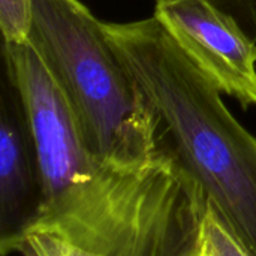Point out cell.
I'll return each mask as SVG.
<instances>
[{"label":"cell","mask_w":256,"mask_h":256,"mask_svg":"<svg viewBox=\"0 0 256 256\" xmlns=\"http://www.w3.org/2000/svg\"><path fill=\"white\" fill-rule=\"evenodd\" d=\"M27 42L63 92L87 150L134 172L166 152L160 123L111 46L104 21L81 0H33Z\"/></svg>","instance_id":"2"},{"label":"cell","mask_w":256,"mask_h":256,"mask_svg":"<svg viewBox=\"0 0 256 256\" xmlns=\"http://www.w3.org/2000/svg\"><path fill=\"white\" fill-rule=\"evenodd\" d=\"M39 159L21 98L3 72L0 93V254H15L39 220Z\"/></svg>","instance_id":"5"},{"label":"cell","mask_w":256,"mask_h":256,"mask_svg":"<svg viewBox=\"0 0 256 256\" xmlns=\"http://www.w3.org/2000/svg\"><path fill=\"white\" fill-rule=\"evenodd\" d=\"M33 21V0H0L3 44L27 42Z\"/></svg>","instance_id":"7"},{"label":"cell","mask_w":256,"mask_h":256,"mask_svg":"<svg viewBox=\"0 0 256 256\" xmlns=\"http://www.w3.org/2000/svg\"><path fill=\"white\" fill-rule=\"evenodd\" d=\"M16 254L21 256H102L42 231H30L20 243Z\"/></svg>","instance_id":"8"},{"label":"cell","mask_w":256,"mask_h":256,"mask_svg":"<svg viewBox=\"0 0 256 256\" xmlns=\"http://www.w3.org/2000/svg\"><path fill=\"white\" fill-rule=\"evenodd\" d=\"M224 12L230 14L240 27L256 42V0H210Z\"/></svg>","instance_id":"9"},{"label":"cell","mask_w":256,"mask_h":256,"mask_svg":"<svg viewBox=\"0 0 256 256\" xmlns=\"http://www.w3.org/2000/svg\"><path fill=\"white\" fill-rule=\"evenodd\" d=\"M201 252L202 256H252L208 202L201 228Z\"/></svg>","instance_id":"6"},{"label":"cell","mask_w":256,"mask_h":256,"mask_svg":"<svg viewBox=\"0 0 256 256\" xmlns=\"http://www.w3.org/2000/svg\"><path fill=\"white\" fill-rule=\"evenodd\" d=\"M3 72L18 92L33 135L44 202L32 231L75 236L111 220L130 198V177L86 147L75 116L28 42L3 44Z\"/></svg>","instance_id":"3"},{"label":"cell","mask_w":256,"mask_h":256,"mask_svg":"<svg viewBox=\"0 0 256 256\" xmlns=\"http://www.w3.org/2000/svg\"><path fill=\"white\" fill-rule=\"evenodd\" d=\"M153 16L219 90L256 106V42L210 0H154Z\"/></svg>","instance_id":"4"},{"label":"cell","mask_w":256,"mask_h":256,"mask_svg":"<svg viewBox=\"0 0 256 256\" xmlns=\"http://www.w3.org/2000/svg\"><path fill=\"white\" fill-rule=\"evenodd\" d=\"M117 57L152 105L165 144L226 228L256 256V136L219 87L152 15L104 21Z\"/></svg>","instance_id":"1"}]
</instances>
